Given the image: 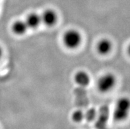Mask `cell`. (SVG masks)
I'll list each match as a JSON object with an SVG mask.
<instances>
[{"label": "cell", "instance_id": "8fae6325", "mask_svg": "<svg viewBox=\"0 0 130 129\" xmlns=\"http://www.w3.org/2000/svg\"><path fill=\"white\" fill-rule=\"evenodd\" d=\"M3 48H2V47L1 46H0V59H2V56H3Z\"/></svg>", "mask_w": 130, "mask_h": 129}, {"label": "cell", "instance_id": "52a82bcc", "mask_svg": "<svg viewBox=\"0 0 130 129\" xmlns=\"http://www.w3.org/2000/svg\"><path fill=\"white\" fill-rule=\"evenodd\" d=\"M28 28L25 21L17 20L11 25V30L17 36H23L27 32Z\"/></svg>", "mask_w": 130, "mask_h": 129}, {"label": "cell", "instance_id": "6da1fadb", "mask_svg": "<svg viewBox=\"0 0 130 129\" xmlns=\"http://www.w3.org/2000/svg\"><path fill=\"white\" fill-rule=\"evenodd\" d=\"M63 44L69 49H75L81 46L82 35L77 29H69L65 32L62 36Z\"/></svg>", "mask_w": 130, "mask_h": 129}, {"label": "cell", "instance_id": "277c9868", "mask_svg": "<svg viewBox=\"0 0 130 129\" xmlns=\"http://www.w3.org/2000/svg\"><path fill=\"white\" fill-rule=\"evenodd\" d=\"M40 16L42 23L48 27H52L56 25L58 21V13L52 9H46Z\"/></svg>", "mask_w": 130, "mask_h": 129}, {"label": "cell", "instance_id": "30bf717a", "mask_svg": "<svg viewBox=\"0 0 130 129\" xmlns=\"http://www.w3.org/2000/svg\"><path fill=\"white\" fill-rule=\"evenodd\" d=\"M96 111L93 109H91L88 111L87 114H85V118H86L88 121H92L96 117Z\"/></svg>", "mask_w": 130, "mask_h": 129}, {"label": "cell", "instance_id": "7c38bea8", "mask_svg": "<svg viewBox=\"0 0 130 129\" xmlns=\"http://www.w3.org/2000/svg\"><path fill=\"white\" fill-rule=\"evenodd\" d=\"M127 53H128V54L130 56V44L129 46H128V48H127Z\"/></svg>", "mask_w": 130, "mask_h": 129}, {"label": "cell", "instance_id": "4fadbf2b", "mask_svg": "<svg viewBox=\"0 0 130 129\" xmlns=\"http://www.w3.org/2000/svg\"><path fill=\"white\" fill-rule=\"evenodd\" d=\"M101 129H108V128H107L106 127H104V128H101Z\"/></svg>", "mask_w": 130, "mask_h": 129}, {"label": "cell", "instance_id": "7a4b0ae2", "mask_svg": "<svg viewBox=\"0 0 130 129\" xmlns=\"http://www.w3.org/2000/svg\"><path fill=\"white\" fill-rule=\"evenodd\" d=\"M130 111V99L126 97L120 98L116 103L113 112L114 120L121 122L127 118Z\"/></svg>", "mask_w": 130, "mask_h": 129}, {"label": "cell", "instance_id": "9c48e42d", "mask_svg": "<svg viewBox=\"0 0 130 129\" xmlns=\"http://www.w3.org/2000/svg\"><path fill=\"white\" fill-rule=\"evenodd\" d=\"M84 119L85 113L81 110H76L71 114V119L74 123H81Z\"/></svg>", "mask_w": 130, "mask_h": 129}, {"label": "cell", "instance_id": "5b68a950", "mask_svg": "<svg viewBox=\"0 0 130 129\" xmlns=\"http://www.w3.org/2000/svg\"><path fill=\"white\" fill-rule=\"evenodd\" d=\"M96 49L101 56H106L112 51V42L108 38H102L96 44Z\"/></svg>", "mask_w": 130, "mask_h": 129}, {"label": "cell", "instance_id": "3957f363", "mask_svg": "<svg viewBox=\"0 0 130 129\" xmlns=\"http://www.w3.org/2000/svg\"><path fill=\"white\" fill-rule=\"evenodd\" d=\"M116 83V78L114 74L107 72L102 75L98 79L96 87L100 92L107 93L114 88Z\"/></svg>", "mask_w": 130, "mask_h": 129}, {"label": "cell", "instance_id": "ba28073f", "mask_svg": "<svg viewBox=\"0 0 130 129\" xmlns=\"http://www.w3.org/2000/svg\"><path fill=\"white\" fill-rule=\"evenodd\" d=\"M25 22L28 28L36 29L42 23L41 16L36 13H30L26 16Z\"/></svg>", "mask_w": 130, "mask_h": 129}, {"label": "cell", "instance_id": "8992f818", "mask_svg": "<svg viewBox=\"0 0 130 129\" xmlns=\"http://www.w3.org/2000/svg\"><path fill=\"white\" fill-rule=\"evenodd\" d=\"M74 80L78 86L85 88L91 82V77L87 72L85 70H79L75 74Z\"/></svg>", "mask_w": 130, "mask_h": 129}]
</instances>
